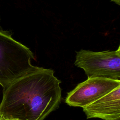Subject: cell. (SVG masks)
Listing matches in <instances>:
<instances>
[{
    "label": "cell",
    "mask_w": 120,
    "mask_h": 120,
    "mask_svg": "<svg viewBox=\"0 0 120 120\" xmlns=\"http://www.w3.org/2000/svg\"><path fill=\"white\" fill-rule=\"evenodd\" d=\"M61 81L51 69L40 68L3 89L0 115L6 120H44L59 106Z\"/></svg>",
    "instance_id": "cell-1"
},
{
    "label": "cell",
    "mask_w": 120,
    "mask_h": 120,
    "mask_svg": "<svg viewBox=\"0 0 120 120\" xmlns=\"http://www.w3.org/2000/svg\"><path fill=\"white\" fill-rule=\"evenodd\" d=\"M33 52L14 39L8 31L0 30V85L6 88L18 78L38 69L31 60Z\"/></svg>",
    "instance_id": "cell-2"
},
{
    "label": "cell",
    "mask_w": 120,
    "mask_h": 120,
    "mask_svg": "<svg viewBox=\"0 0 120 120\" xmlns=\"http://www.w3.org/2000/svg\"><path fill=\"white\" fill-rule=\"evenodd\" d=\"M75 65L84 70L88 78L120 81V46L115 51L76 52Z\"/></svg>",
    "instance_id": "cell-3"
},
{
    "label": "cell",
    "mask_w": 120,
    "mask_h": 120,
    "mask_svg": "<svg viewBox=\"0 0 120 120\" xmlns=\"http://www.w3.org/2000/svg\"><path fill=\"white\" fill-rule=\"evenodd\" d=\"M120 86V80L93 77L79 83L68 93L65 102L69 106L83 107Z\"/></svg>",
    "instance_id": "cell-4"
},
{
    "label": "cell",
    "mask_w": 120,
    "mask_h": 120,
    "mask_svg": "<svg viewBox=\"0 0 120 120\" xmlns=\"http://www.w3.org/2000/svg\"><path fill=\"white\" fill-rule=\"evenodd\" d=\"M82 110L87 119L120 120V86Z\"/></svg>",
    "instance_id": "cell-5"
},
{
    "label": "cell",
    "mask_w": 120,
    "mask_h": 120,
    "mask_svg": "<svg viewBox=\"0 0 120 120\" xmlns=\"http://www.w3.org/2000/svg\"><path fill=\"white\" fill-rule=\"evenodd\" d=\"M111 1L115 2L118 5H120V0H111Z\"/></svg>",
    "instance_id": "cell-6"
},
{
    "label": "cell",
    "mask_w": 120,
    "mask_h": 120,
    "mask_svg": "<svg viewBox=\"0 0 120 120\" xmlns=\"http://www.w3.org/2000/svg\"><path fill=\"white\" fill-rule=\"evenodd\" d=\"M21 120L19 119H9V120Z\"/></svg>",
    "instance_id": "cell-7"
},
{
    "label": "cell",
    "mask_w": 120,
    "mask_h": 120,
    "mask_svg": "<svg viewBox=\"0 0 120 120\" xmlns=\"http://www.w3.org/2000/svg\"><path fill=\"white\" fill-rule=\"evenodd\" d=\"M2 120H6V119H5V118H4L2 116Z\"/></svg>",
    "instance_id": "cell-8"
},
{
    "label": "cell",
    "mask_w": 120,
    "mask_h": 120,
    "mask_svg": "<svg viewBox=\"0 0 120 120\" xmlns=\"http://www.w3.org/2000/svg\"><path fill=\"white\" fill-rule=\"evenodd\" d=\"M0 120H2V116L0 115Z\"/></svg>",
    "instance_id": "cell-9"
}]
</instances>
